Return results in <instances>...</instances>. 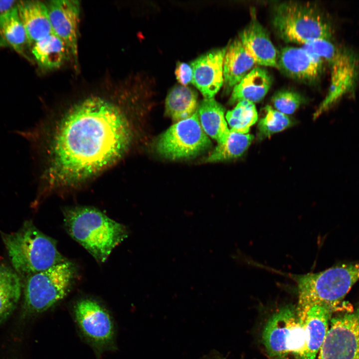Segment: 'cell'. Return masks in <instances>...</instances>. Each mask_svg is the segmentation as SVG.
<instances>
[{
  "label": "cell",
  "mask_w": 359,
  "mask_h": 359,
  "mask_svg": "<svg viewBox=\"0 0 359 359\" xmlns=\"http://www.w3.org/2000/svg\"><path fill=\"white\" fill-rule=\"evenodd\" d=\"M265 115L258 124V137L260 140L268 138L290 127L293 122L287 115L267 105L264 108Z\"/></svg>",
  "instance_id": "26"
},
{
  "label": "cell",
  "mask_w": 359,
  "mask_h": 359,
  "mask_svg": "<svg viewBox=\"0 0 359 359\" xmlns=\"http://www.w3.org/2000/svg\"><path fill=\"white\" fill-rule=\"evenodd\" d=\"M324 62L302 47L287 46L278 53V68L292 78L311 81L321 74Z\"/></svg>",
  "instance_id": "13"
},
{
  "label": "cell",
  "mask_w": 359,
  "mask_h": 359,
  "mask_svg": "<svg viewBox=\"0 0 359 359\" xmlns=\"http://www.w3.org/2000/svg\"><path fill=\"white\" fill-rule=\"evenodd\" d=\"M330 323L317 359H359V302Z\"/></svg>",
  "instance_id": "9"
},
{
  "label": "cell",
  "mask_w": 359,
  "mask_h": 359,
  "mask_svg": "<svg viewBox=\"0 0 359 359\" xmlns=\"http://www.w3.org/2000/svg\"><path fill=\"white\" fill-rule=\"evenodd\" d=\"M238 38L257 64L278 68V52L255 17L240 32Z\"/></svg>",
  "instance_id": "14"
},
{
  "label": "cell",
  "mask_w": 359,
  "mask_h": 359,
  "mask_svg": "<svg viewBox=\"0 0 359 359\" xmlns=\"http://www.w3.org/2000/svg\"><path fill=\"white\" fill-rule=\"evenodd\" d=\"M271 85V78L264 68L254 67L232 89L229 103L242 100L252 103L261 101Z\"/></svg>",
  "instance_id": "18"
},
{
  "label": "cell",
  "mask_w": 359,
  "mask_h": 359,
  "mask_svg": "<svg viewBox=\"0 0 359 359\" xmlns=\"http://www.w3.org/2000/svg\"><path fill=\"white\" fill-rule=\"evenodd\" d=\"M76 273L67 260L25 279L23 312L30 316L42 313L62 300L72 287Z\"/></svg>",
  "instance_id": "5"
},
{
  "label": "cell",
  "mask_w": 359,
  "mask_h": 359,
  "mask_svg": "<svg viewBox=\"0 0 359 359\" xmlns=\"http://www.w3.org/2000/svg\"><path fill=\"white\" fill-rule=\"evenodd\" d=\"M304 99L298 93L289 90L276 93L272 102L276 110L286 115L293 114L303 104Z\"/></svg>",
  "instance_id": "27"
},
{
  "label": "cell",
  "mask_w": 359,
  "mask_h": 359,
  "mask_svg": "<svg viewBox=\"0 0 359 359\" xmlns=\"http://www.w3.org/2000/svg\"><path fill=\"white\" fill-rule=\"evenodd\" d=\"M175 75L178 82L183 86L192 83L193 70L190 64L178 61L175 69Z\"/></svg>",
  "instance_id": "29"
},
{
  "label": "cell",
  "mask_w": 359,
  "mask_h": 359,
  "mask_svg": "<svg viewBox=\"0 0 359 359\" xmlns=\"http://www.w3.org/2000/svg\"><path fill=\"white\" fill-rule=\"evenodd\" d=\"M226 47L210 50L190 63L192 83L205 98H212L223 84V64Z\"/></svg>",
  "instance_id": "12"
},
{
  "label": "cell",
  "mask_w": 359,
  "mask_h": 359,
  "mask_svg": "<svg viewBox=\"0 0 359 359\" xmlns=\"http://www.w3.org/2000/svg\"><path fill=\"white\" fill-rule=\"evenodd\" d=\"M254 139L250 134H240L231 130L225 140L205 159L206 162H215L240 157L247 150Z\"/></svg>",
  "instance_id": "24"
},
{
  "label": "cell",
  "mask_w": 359,
  "mask_h": 359,
  "mask_svg": "<svg viewBox=\"0 0 359 359\" xmlns=\"http://www.w3.org/2000/svg\"><path fill=\"white\" fill-rule=\"evenodd\" d=\"M21 292L19 276L10 267L0 264V324L15 309Z\"/></svg>",
  "instance_id": "22"
},
{
  "label": "cell",
  "mask_w": 359,
  "mask_h": 359,
  "mask_svg": "<svg viewBox=\"0 0 359 359\" xmlns=\"http://www.w3.org/2000/svg\"><path fill=\"white\" fill-rule=\"evenodd\" d=\"M296 309L283 307L268 321L263 333V344L269 359H303L305 336Z\"/></svg>",
  "instance_id": "6"
},
{
  "label": "cell",
  "mask_w": 359,
  "mask_h": 359,
  "mask_svg": "<svg viewBox=\"0 0 359 359\" xmlns=\"http://www.w3.org/2000/svg\"><path fill=\"white\" fill-rule=\"evenodd\" d=\"M273 27L287 42L304 44L317 39L329 40L333 35L330 20L319 8L312 4L284 2L274 8Z\"/></svg>",
  "instance_id": "4"
},
{
  "label": "cell",
  "mask_w": 359,
  "mask_h": 359,
  "mask_svg": "<svg viewBox=\"0 0 359 359\" xmlns=\"http://www.w3.org/2000/svg\"><path fill=\"white\" fill-rule=\"evenodd\" d=\"M255 64L239 39L232 40L226 48L223 59V84L226 90L232 89Z\"/></svg>",
  "instance_id": "17"
},
{
  "label": "cell",
  "mask_w": 359,
  "mask_h": 359,
  "mask_svg": "<svg viewBox=\"0 0 359 359\" xmlns=\"http://www.w3.org/2000/svg\"><path fill=\"white\" fill-rule=\"evenodd\" d=\"M197 107V93L187 86L175 85L165 100V113L176 122L192 116Z\"/></svg>",
  "instance_id": "21"
},
{
  "label": "cell",
  "mask_w": 359,
  "mask_h": 359,
  "mask_svg": "<svg viewBox=\"0 0 359 359\" xmlns=\"http://www.w3.org/2000/svg\"><path fill=\"white\" fill-rule=\"evenodd\" d=\"M332 312L328 309L313 306L307 311L303 326L305 350L303 359H315L328 333Z\"/></svg>",
  "instance_id": "16"
},
{
  "label": "cell",
  "mask_w": 359,
  "mask_h": 359,
  "mask_svg": "<svg viewBox=\"0 0 359 359\" xmlns=\"http://www.w3.org/2000/svg\"><path fill=\"white\" fill-rule=\"evenodd\" d=\"M225 117L230 130L246 134L250 128L256 122L258 115L253 103L242 100L238 102L234 109L228 111Z\"/></svg>",
  "instance_id": "25"
},
{
  "label": "cell",
  "mask_w": 359,
  "mask_h": 359,
  "mask_svg": "<svg viewBox=\"0 0 359 359\" xmlns=\"http://www.w3.org/2000/svg\"><path fill=\"white\" fill-rule=\"evenodd\" d=\"M16 2V1L13 0H0V15L6 13L15 7L17 4H15Z\"/></svg>",
  "instance_id": "30"
},
{
  "label": "cell",
  "mask_w": 359,
  "mask_h": 359,
  "mask_svg": "<svg viewBox=\"0 0 359 359\" xmlns=\"http://www.w3.org/2000/svg\"><path fill=\"white\" fill-rule=\"evenodd\" d=\"M211 144L200 124L197 111L176 122L159 138L157 152L164 157L177 160L196 156Z\"/></svg>",
  "instance_id": "7"
},
{
  "label": "cell",
  "mask_w": 359,
  "mask_h": 359,
  "mask_svg": "<svg viewBox=\"0 0 359 359\" xmlns=\"http://www.w3.org/2000/svg\"><path fill=\"white\" fill-rule=\"evenodd\" d=\"M302 48L330 64L336 57L340 49L327 39H317L310 41L303 44Z\"/></svg>",
  "instance_id": "28"
},
{
  "label": "cell",
  "mask_w": 359,
  "mask_h": 359,
  "mask_svg": "<svg viewBox=\"0 0 359 359\" xmlns=\"http://www.w3.org/2000/svg\"><path fill=\"white\" fill-rule=\"evenodd\" d=\"M53 33L67 45L75 61L78 56L80 3L75 0H54L46 4Z\"/></svg>",
  "instance_id": "11"
},
{
  "label": "cell",
  "mask_w": 359,
  "mask_h": 359,
  "mask_svg": "<svg viewBox=\"0 0 359 359\" xmlns=\"http://www.w3.org/2000/svg\"><path fill=\"white\" fill-rule=\"evenodd\" d=\"M74 316L85 339L99 354L112 349L115 331L112 317L107 309L93 299H81L73 308Z\"/></svg>",
  "instance_id": "8"
},
{
  "label": "cell",
  "mask_w": 359,
  "mask_h": 359,
  "mask_svg": "<svg viewBox=\"0 0 359 359\" xmlns=\"http://www.w3.org/2000/svg\"><path fill=\"white\" fill-rule=\"evenodd\" d=\"M64 222L70 236L100 263L107 260L129 234L125 225L91 207L67 209L64 212Z\"/></svg>",
  "instance_id": "2"
},
{
  "label": "cell",
  "mask_w": 359,
  "mask_h": 359,
  "mask_svg": "<svg viewBox=\"0 0 359 359\" xmlns=\"http://www.w3.org/2000/svg\"><path fill=\"white\" fill-rule=\"evenodd\" d=\"M32 53L41 67L49 69L59 67L71 56L66 44L54 33L35 42Z\"/></svg>",
  "instance_id": "20"
},
{
  "label": "cell",
  "mask_w": 359,
  "mask_h": 359,
  "mask_svg": "<svg viewBox=\"0 0 359 359\" xmlns=\"http://www.w3.org/2000/svg\"><path fill=\"white\" fill-rule=\"evenodd\" d=\"M16 6L29 44L53 33L46 4L26 0L20 1Z\"/></svg>",
  "instance_id": "15"
},
{
  "label": "cell",
  "mask_w": 359,
  "mask_h": 359,
  "mask_svg": "<svg viewBox=\"0 0 359 359\" xmlns=\"http://www.w3.org/2000/svg\"><path fill=\"white\" fill-rule=\"evenodd\" d=\"M331 83L329 92L314 114L316 119L328 110L342 97L353 92L359 75V58L353 52L343 48L331 64Z\"/></svg>",
  "instance_id": "10"
},
{
  "label": "cell",
  "mask_w": 359,
  "mask_h": 359,
  "mask_svg": "<svg viewBox=\"0 0 359 359\" xmlns=\"http://www.w3.org/2000/svg\"><path fill=\"white\" fill-rule=\"evenodd\" d=\"M1 237L14 271L25 279L66 259L55 240L40 231L30 220L16 232H1Z\"/></svg>",
  "instance_id": "3"
},
{
  "label": "cell",
  "mask_w": 359,
  "mask_h": 359,
  "mask_svg": "<svg viewBox=\"0 0 359 359\" xmlns=\"http://www.w3.org/2000/svg\"><path fill=\"white\" fill-rule=\"evenodd\" d=\"M197 110L200 124L206 135L218 144L223 142L229 134L222 105L213 98H204Z\"/></svg>",
  "instance_id": "19"
},
{
  "label": "cell",
  "mask_w": 359,
  "mask_h": 359,
  "mask_svg": "<svg viewBox=\"0 0 359 359\" xmlns=\"http://www.w3.org/2000/svg\"><path fill=\"white\" fill-rule=\"evenodd\" d=\"M0 35L5 43L16 52L23 53L25 44L27 42V37L16 5L0 15Z\"/></svg>",
  "instance_id": "23"
},
{
  "label": "cell",
  "mask_w": 359,
  "mask_h": 359,
  "mask_svg": "<svg viewBox=\"0 0 359 359\" xmlns=\"http://www.w3.org/2000/svg\"><path fill=\"white\" fill-rule=\"evenodd\" d=\"M132 139L116 105L92 97L73 106L57 123L48 150L46 177L54 188L76 185L121 159Z\"/></svg>",
  "instance_id": "1"
}]
</instances>
